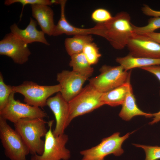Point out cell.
I'll list each match as a JSON object with an SVG mask.
<instances>
[{"instance_id":"6","label":"cell","mask_w":160,"mask_h":160,"mask_svg":"<svg viewBox=\"0 0 160 160\" xmlns=\"http://www.w3.org/2000/svg\"><path fill=\"white\" fill-rule=\"evenodd\" d=\"M53 120L48 122L49 129L45 136L44 151L41 155H32L31 160H68L69 150L65 147L68 137L64 134L55 136L52 130Z\"/></svg>"},{"instance_id":"9","label":"cell","mask_w":160,"mask_h":160,"mask_svg":"<svg viewBox=\"0 0 160 160\" xmlns=\"http://www.w3.org/2000/svg\"><path fill=\"white\" fill-rule=\"evenodd\" d=\"M15 93L12 92L6 105L0 110V116L14 124L22 119H44L47 116V113L40 108L15 100Z\"/></svg>"},{"instance_id":"18","label":"cell","mask_w":160,"mask_h":160,"mask_svg":"<svg viewBox=\"0 0 160 160\" xmlns=\"http://www.w3.org/2000/svg\"><path fill=\"white\" fill-rule=\"evenodd\" d=\"M116 61L126 71L135 68L160 65V58L136 57L129 55L125 57H118Z\"/></svg>"},{"instance_id":"20","label":"cell","mask_w":160,"mask_h":160,"mask_svg":"<svg viewBox=\"0 0 160 160\" xmlns=\"http://www.w3.org/2000/svg\"><path fill=\"white\" fill-rule=\"evenodd\" d=\"M93 39L91 35H74L71 38H67L64 44L68 54L70 56L82 52L84 46L92 42Z\"/></svg>"},{"instance_id":"12","label":"cell","mask_w":160,"mask_h":160,"mask_svg":"<svg viewBox=\"0 0 160 160\" xmlns=\"http://www.w3.org/2000/svg\"><path fill=\"white\" fill-rule=\"evenodd\" d=\"M127 47L132 56L160 58V44L143 35L134 33Z\"/></svg>"},{"instance_id":"30","label":"cell","mask_w":160,"mask_h":160,"mask_svg":"<svg viewBox=\"0 0 160 160\" xmlns=\"http://www.w3.org/2000/svg\"><path fill=\"white\" fill-rule=\"evenodd\" d=\"M142 34L160 44V33L153 32Z\"/></svg>"},{"instance_id":"19","label":"cell","mask_w":160,"mask_h":160,"mask_svg":"<svg viewBox=\"0 0 160 160\" xmlns=\"http://www.w3.org/2000/svg\"><path fill=\"white\" fill-rule=\"evenodd\" d=\"M130 84V79L124 84L103 93L101 99L104 104L112 107L122 105L125 100Z\"/></svg>"},{"instance_id":"16","label":"cell","mask_w":160,"mask_h":160,"mask_svg":"<svg viewBox=\"0 0 160 160\" xmlns=\"http://www.w3.org/2000/svg\"><path fill=\"white\" fill-rule=\"evenodd\" d=\"M31 6L32 16L36 20L41 31L49 36H52L55 25L52 9L47 5L36 4Z\"/></svg>"},{"instance_id":"7","label":"cell","mask_w":160,"mask_h":160,"mask_svg":"<svg viewBox=\"0 0 160 160\" xmlns=\"http://www.w3.org/2000/svg\"><path fill=\"white\" fill-rule=\"evenodd\" d=\"M99 92L89 84L83 88L80 93L68 102L70 120L90 112L104 105Z\"/></svg>"},{"instance_id":"8","label":"cell","mask_w":160,"mask_h":160,"mask_svg":"<svg viewBox=\"0 0 160 160\" xmlns=\"http://www.w3.org/2000/svg\"><path fill=\"white\" fill-rule=\"evenodd\" d=\"M134 132L121 137L119 132H115L103 138L97 145L81 151L80 153L83 156L81 160H104L109 154H113L116 156L121 155L124 153L121 147L122 143Z\"/></svg>"},{"instance_id":"3","label":"cell","mask_w":160,"mask_h":160,"mask_svg":"<svg viewBox=\"0 0 160 160\" xmlns=\"http://www.w3.org/2000/svg\"><path fill=\"white\" fill-rule=\"evenodd\" d=\"M0 139L7 157L10 160H27L29 148L18 133L1 116Z\"/></svg>"},{"instance_id":"14","label":"cell","mask_w":160,"mask_h":160,"mask_svg":"<svg viewBox=\"0 0 160 160\" xmlns=\"http://www.w3.org/2000/svg\"><path fill=\"white\" fill-rule=\"evenodd\" d=\"M66 0H58L60 5V18L55 25L53 36H57L63 34L68 35L94 34L102 36V32L100 24L97 23L94 27L89 28H82L75 27L67 20L65 15V7Z\"/></svg>"},{"instance_id":"27","label":"cell","mask_w":160,"mask_h":160,"mask_svg":"<svg viewBox=\"0 0 160 160\" xmlns=\"http://www.w3.org/2000/svg\"><path fill=\"white\" fill-rule=\"evenodd\" d=\"M112 17L107 10L99 8L95 10L92 13L91 18L97 23H104L111 19Z\"/></svg>"},{"instance_id":"22","label":"cell","mask_w":160,"mask_h":160,"mask_svg":"<svg viewBox=\"0 0 160 160\" xmlns=\"http://www.w3.org/2000/svg\"><path fill=\"white\" fill-rule=\"evenodd\" d=\"M82 52L90 65L97 64L101 56L99 48L93 42L87 44Z\"/></svg>"},{"instance_id":"15","label":"cell","mask_w":160,"mask_h":160,"mask_svg":"<svg viewBox=\"0 0 160 160\" xmlns=\"http://www.w3.org/2000/svg\"><path fill=\"white\" fill-rule=\"evenodd\" d=\"M37 23L36 20L30 17L29 23L25 29H20L16 24L14 23L10 26L11 32L28 44L37 42L49 45L45 33L37 29Z\"/></svg>"},{"instance_id":"29","label":"cell","mask_w":160,"mask_h":160,"mask_svg":"<svg viewBox=\"0 0 160 160\" xmlns=\"http://www.w3.org/2000/svg\"><path fill=\"white\" fill-rule=\"evenodd\" d=\"M154 75L160 82V65H156L141 68Z\"/></svg>"},{"instance_id":"25","label":"cell","mask_w":160,"mask_h":160,"mask_svg":"<svg viewBox=\"0 0 160 160\" xmlns=\"http://www.w3.org/2000/svg\"><path fill=\"white\" fill-rule=\"evenodd\" d=\"M137 147L143 149L145 153V160H158L160 159V146H151L133 144Z\"/></svg>"},{"instance_id":"5","label":"cell","mask_w":160,"mask_h":160,"mask_svg":"<svg viewBox=\"0 0 160 160\" xmlns=\"http://www.w3.org/2000/svg\"><path fill=\"white\" fill-rule=\"evenodd\" d=\"M100 74L89 80V84L102 93L110 91L130 79L128 72L121 65L112 66L104 65L100 69Z\"/></svg>"},{"instance_id":"21","label":"cell","mask_w":160,"mask_h":160,"mask_svg":"<svg viewBox=\"0 0 160 160\" xmlns=\"http://www.w3.org/2000/svg\"><path fill=\"white\" fill-rule=\"evenodd\" d=\"M69 63L73 70L82 74L90 76L94 71L82 52L74 55L71 56Z\"/></svg>"},{"instance_id":"31","label":"cell","mask_w":160,"mask_h":160,"mask_svg":"<svg viewBox=\"0 0 160 160\" xmlns=\"http://www.w3.org/2000/svg\"><path fill=\"white\" fill-rule=\"evenodd\" d=\"M153 117H154L153 119V120L149 123V124L151 125L160 121V110L158 112L153 113Z\"/></svg>"},{"instance_id":"26","label":"cell","mask_w":160,"mask_h":160,"mask_svg":"<svg viewBox=\"0 0 160 160\" xmlns=\"http://www.w3.org/2000/svg\"><path fill=\"white\" fill-rule=\"evenodd\" d=\"M16 3H20L22 5V9L20 16V18L23 15L24 8L26 5H32L38 4L50 6L53 4L52 0H6L4 3L5 5L9 6Z\"/></svg>"},{"instance_id":"11","label":"cell","mask_w":160,"mask_h":160,"mask_svg":"<svg viewBox=\"0 0 160 160\" xmlns=\"http://www.w3.org/2000/svg\"><path fill=\"white\" fill-rule=\"evenodd\" d=\"M89 77L73 71L63 70L57 73V80L61 87L62 96L69 102L78 95Z\"/></svg>"},{"instance_id":"1","label":"cell","mask_w":160,"mask_h":160,"mask_svg":"<svg viewBox=\"0 0 160 160\" xmlns=\"http://www.w3.org/2000/svg\"><path fill=\"white\" fill-rule=\"evenodd\" d=\"M99 23L102 37L116 49H121L127 46L129 39L134 33L130 15L125 12H119L108 21Z\"/></svg>"},{"instance_id":"10","label":"cell","mask_w":160,"mask_h":160,"mask_svg":"<svg viewBox=\"0 0 160 160\" xmlns=\"http://www.w3.org/2000/svg\"><path fill=\"white\" fill-rule=\"evenodd\" d=\"M31 54L28 44L12 32L6 35L0 41V55L10 57L15 63H25Z\"/></svg>"},{"instance_id":"2","label":"cell","mask_w":160,"mask_h":160,"mask_svg":"<svg viewBox=\"0 0 160 160\" xmlns=\"http://www.w3.org/2000/svg\"><path fill=\"white\" fill-rule=\"evenodd\" d=\"M48 122L44 119L24 118L14 124L15 131L20 136L32 155H41L44 148L45 137L48 130L46 124Z\"/></svg>"},{"instance_id":"28","label":"cell","mask_w":160,"mask_h":160,"mask_svg":"<svg viewBox=\"0 0 160 160\" xmlns=\"http://www.w3.org/2000/svg\"><path fill=\"white\" fill-rule=\"evenodd\" d=\"M141 10L143 13L146 15L153 17H160V11L154 10L146 4L144 5Z\"/></svg>"},{"instance_id":"23","label":"cell","mask_w":160,"mask_h":160,"mask_svg":"<svg viewBox=\"0 0 160 160\" xmlns=\"http://www.w3.org/2000/svg\"><path fill=\"white\" fill-rule=\"evenodd\" d=\"M132 27L134 33L137 34H142L154 32L156 30L160 28V17L151 18L148 20V24L145 26L139 27L132 24Z\"/></svg>"},{"instance_id":"13","label":"cell","mask_w":160,"mask_h":160,"mask_svg":"<svg viewBox=\"0 0 160 160\" xmlns=\"http://www.w3.org/2000/svg\"><path fill=\"white\" fill-rule=\"evenodd\" d=\"M47 105L53 113L56 120V125L53 131L57 137L64 134V131L71 122L68 102L62 96L60 92L47 100Z\"/></svg>"},{"instance_id":"24","label":"cell","mask_w":160,"mask_h":160,"mask_svg":"<svg viewBox=\"0 0 160 160\" xmlns=\"http://www.w3.org/2000/svg\"><path fill=\"white\" fill-rule=\"evenodd\" d=\"M13 92L12 86L4 82L2 73H0V110L7 104L9 97Z\"/></svg>"},{"instance_id":"4","label":"cell","mask_w":160,"mask_h":160,"mask_svg":"<svg viewBox=\"0 0 160 160\" xmlns=\"http://www.w3.org/2000/svg\"><path fill=\"white\" fill-rule=\"evenodd\" d=\"M13 91L24 97V101L31 106L43 107L47 105V102L53 94L60 92L59 84L51 86L41 85L32 81H25L17 86H12Z\"/></svg>"},{"instance_id":"17","label":"cell","mask_w":160,"mask_h":160,"mask_svg":"<svg viewBox=\"0 0 160 160\" xmlns=\"http://www.w3.org/2000/svg\"><path fill=\"white\" fill-rule=\"evenodd\" d=\"M122 105V108L119 115L125 121H129L134 116H143L147 118L153 117V113L145 112L138 108L131 84L129 86L126 96Z\"/></svg>"}]
</instances>
